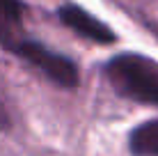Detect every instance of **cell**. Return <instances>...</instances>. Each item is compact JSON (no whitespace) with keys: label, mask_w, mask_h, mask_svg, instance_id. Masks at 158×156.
Returning a JSON list of instances; mask_svg holds the SVG:
<instances>
[{"label":"cell","mask_w":158,"mask_h":156,"mask_svg":"<svg viewBox=\"0 0 158 156\" xmlns=\"http://www.w3.org/2000/svg\"><path fill=\"white\" fill-rule=\"evenodd\" d=\"M9 126H12V120H9V112H7V108L2 106V101H0V131H7Z\"/></svg>","instance_id":"cell-6"},{"label":"cell","mask_w":158,"mask_h":156,"mask_svg":"<svg viewBox=\"0 0 158 156\" xmlns=\"http://www.w3.org/2000/svg\"><path fill=\"white\" fill-rule=\"evenodd\" d=\"M57 16L69 30H73L76 35L83 37V39L96 41V44H112V41L117 39V35L108 28L103 21L94 19L89 12H85L78 5H64V7H60Z\"/></svg>","instance_id":"cell-3"},{"label":"cell","mask_w":158,"mask_h":156,"mask_svg":"<svg viewBox=\"0 0 158 156\" xmlns=\"http://www.w3.org/2000/svg\"><path fill=\"white\" fill-rule=\"evenodd\" d=\"M117 94L147 106H158V62L140 53H119L103 67Z\"/></svg>","instance_id":"cell-1"},{"label":"cell","mask_w":158,"mask_h":156,"mask_svg":"<svg viewBox=\"0 0 158 156\" xmlns=\"http://www.w3.org/2000/svg\"><path fill=\"white\" fill-rule=\"evenodd\" d=\"M128 149L135 156H158V120L133 129L128 136Z\"/></svg>","instance_id":"cell-5"},{"label":"cell","mask_w":158,"mask_h":156,"mask_svg":"<svg viewBox=\"0 0 158 156\" xmlns=\"http://www.w3.org/2000/svg\"><path fill=\"white\" fill-rule=\"evenodd\" d=\"M23 30V5L21 0H0V46L9 53L16 51L21 41H25Z\"/></svg>","instance_id":"cell-4"},{"label":"cell","mask_w":158,"mask_h":156,"mask_svg":"<svg viewBox=\"0 0 158 156\" xmlns=\"http://www.w3.org/2000/svg\"><path fill=\"white\" fill-rule=\"evenodd\" d=\"M14 55H19L21 60L37 67L44 76L51 78L60 87H76L78 85V69H76V64L69 57L51 51V48H46L44 44L30 39V37L16 46Z\"/></svg>","instance_id":"cell-2"}]
</instances>
